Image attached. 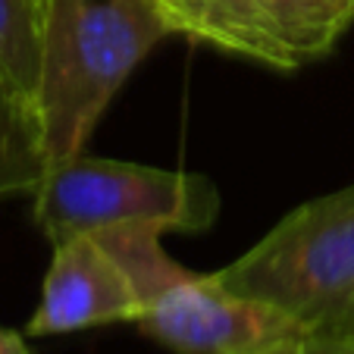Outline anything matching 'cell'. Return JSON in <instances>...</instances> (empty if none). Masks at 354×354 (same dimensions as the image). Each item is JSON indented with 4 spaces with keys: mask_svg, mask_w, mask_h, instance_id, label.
Here are the masks:
<instances>
[{
    "mask_svg": "<svg viewBox=\"0 0 354 354\" xmlns=\"http://www.w3.org/2000/svg\"><path fill=\"white\" fill-rule=\"evenodd\" d=\"M169 35L160 0H47L38 91L47 169L85 154L116 91Z\"/></svg>",
    "mask_w": 354,
    "mask_h": 354,
    "instance_id": "6da1fadb",
    "label": "cell"
},
{
    "mask_svg": "<svg viewBox=\"0 0 354 354\" xmlns=\"http://www.w3.org/2000/svg\"><path fill=\"white\" fill-rule=\"evenodd\" d=\"M216 279L282 310L310 345L354 342V185L295 207Z\"/></svg>",
    "mask_w": 354,
    "mask_h": 354,
    "instance_id": "7a4b0ae2",
    "label": "cell"
},
{
    "mask_svg": "<svg viewBox=\"0 0 354 354\" xmlns=\"http://www.w3.org/2000/svg\"><path fill=\"white\" fill-rule=\"evenodd\" d=\"M35 223L50 245L116 229L204 232L220 216L207 176L79 154L50 167L35 188Z\"/></svg>",
    "mask_w": 354,
    "mask_h": 354,
    "instance_id": "3957f363",
    "label": "cell"
},
{
    "mask_svg": "<svg viewBox=\"0 0 354 354\" xmlns=\"http://www.w3.org/2000/svg\"><path fill=\"white\" fill-rule=\"evenodd\" d=\"M169 32L223 54L301 69L339 44L354 0H160Z\"/></svg>",
    "mask_w": 354,
    "mask_h": 354,
    "instance_id": "277c9868",
    "label": "cell"
},
{
    "mask_svg": "<svg viewBox=\"0 0 354 354\" xmlns=\"http://www.w3.org/2000/svg\"><path fill=\"white\" fill-rule=\"evenodd\" d=\"M135 326L176 354H301L310 345L282 310L192 270L147 301Z\"/></svg>",
    "mask_w": 354,
    "mask_h": 354,
    "instance_id": "5b68a950",
    "label": "cell"
},
{
    "mask_svg": "<svg viewBox=\"0 0 354 354\" xmlns=\"http://www.w3.org/2000/svg\"><path fill=\"white\" fill-rule=\"evenodd\" d=\"M145 310L132 276L97 235H73L54 245L41 301L26 335H63L107 323H135Z\"/></svg>",
    "mask_w": 354,
    "mask_h": 354,
    "instance_id": "8992f818",
    "label": "cell"
},
{
    "mask_svg": "<svg viewBox=\"0 0 354 354\" xmlns=\"http://www.w3.org/2000/svg\"><path fill=\"white\" fill-rule=\"evenodd\" d=\"M44 19L47 0H0V75L35 116L44 63Z\"/></svg>",
    "mask_w": 354,
    "mask_h": 354,
    "instance_id": "52a82bcc",
    "label": "cell"
},
{
    "mask_svg": "<svg viewBox=\"0 0 354 354\" xmlns=\"http://www.w3.org/2000/svg\"><path fill=\"white\" fill-rule=\"evenodd\" d=\"M47 173L41 122L0 75V198L26 194Z\"/></svg>",
    "mask_w": 354,
    "mask_h": 354,
    "instance_id": "ba28073f",
    "label": "cell"
},
{
    "mask_svg": "<svg viewBox=\"0 0 354 354\" xmlns=\"http://www.w3.org/2000/svg\"><path fill=\"white\" fill-rule=\"evenodd\" d=\"M0 354H32L26 345V335L0 326Z\"/></svg>",
    "mask_w": 354,
    "mask_h": 354,
    "instance_id": "9c48e42d",
    "label": "cell"
},
{
    "mask_svg": "<svg viewBox=\"0 0 354 354\" xmlns=\"http://www.w3.org/2000/svg\"><path fill=\"white\" fill-rule=\"evenodd\" d=\"M301 354H354V342H348V345H308Z\"/></svg>",
    "mask_w": 354,
    "mask_h": 354,
    "instance_id": "30bf717a",
    "label": "cell"
}]
</instances>
